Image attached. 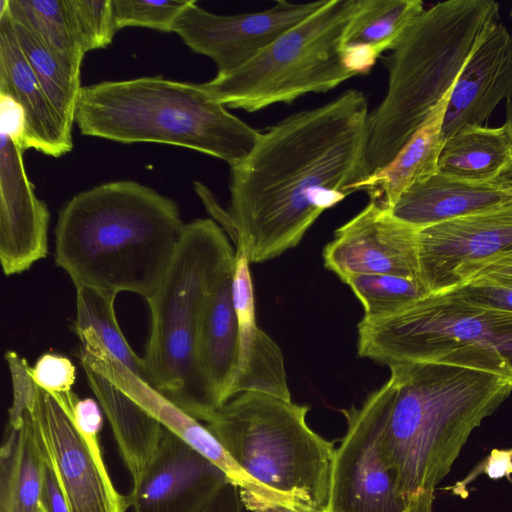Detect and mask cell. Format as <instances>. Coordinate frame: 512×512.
Segmentation results:
<instances>
[{"label": "cell", "mask_w": 512, "mask_h": 512, "mask_svg": "<svg viewBox=\"0 0 512 512\" xmlns=\"http://www.w3.org/2000/svg\"><path fill=\"white\" fill-rule=\"evenodd\" d=\"M76 38L84 53L107 47L117 28L112 0H66Z\"/></svg>", "instance_id": "cell-32"}, {"label": "cell", "mask_w": 512, "mask_h": 512, "mask_svg": "<svg viewBox=\"0 0 512 512\" xmlns=\"http://www.w3.org/2000/svg\"><path fill=\"white\" fill-rule=\"evenodd\" d=\"M511 199V189L493 182L470 183L438 172L404 191L389 211L398 220L422 229L490 209Z\"/></svg>", "instance_id": "cell-22"}, {"label": "cell", "mask_w": 512, "mask_h": 512, "mask_svg": "<svg viewBox=\"0 0 512 512\" xmlns=\"http://www.w3.org/2000/svg\"><path fill=\"white\" fill-rule=\"evenodd\" d=\"M81 365L134 484L153 457L164 427L99 371L85 362Z\"/></svg>", "instance_id": "cell-23"}, {"label": "cell", "mask_w": 512, "mask_h": 512, "mask_svg": "<svg viewBox=\"0 0 512 512\" xmlns=\"http://www.w3.org/2000/svg\"><path fill=\"white\" fill-rule=\"evenodd\" d=\"M40 509L41 512H70L58 479L46 461L40 493Z\"/></svg>", "instance_id": "cell-39"}, {"label": "cell", "mask_w": 512, "mask_h": 512, "mask_svg": "<svg viewBox=\"0 0 512 512\" xmlns=\"http://www.w3.org/2000/svg\"><path fill=\"white\" fill-rule=\"evenodd\" d=\"M424 10L420 0H362L342 39L349 69L356 76L368 73L384 51L395 48Z\"/></svg>", "instance_id": "cell-25"}, {"label": "cell", "mask_w": 512, "mask_h": 512, "mask_svg": "<svg viewBox=\"0 0 512 512\" xmlns=\"http://www.w3.org/2000/svg\"><path fill=\"white\" fill-rule=\"evenodd\" d=\"M248 265L243 250L236 248L233 300L238 319L239 360L229 396L231 399L239 393L253 391L292 401L282 352L256 324Z\"/></svg>", "instance_id": "cell-20"}, {"label": "cell", "mask_w": 512, "mask_h": 512, "mask_svg": "<svg viewBox=\"0 0 512 512\" xmlns=\"http://www.w3.org/2000/svg\"><path fill=\"white\" fill-rule=\"evenodd\" d=\"M472 279L512 285V256L496 260L483 266L468 280Z\"/></svg>", "instance_id": "cell-40"}, {"label": "cell", "mask_w": 512, "mask_h": 512, "mask_svg": "<svg viewBox=\"0 0 512 512\" xmlns=\"http://www.w3.org/2000/svg\"><path fill=\"white\" fill-rule=\"evenodd\" d=\"M418 230L370 201L335 230L323 250L324 265L341 280L362 274L419 279Z\"/></svg>", "instance_id": "cell-14"}, {"label": "cell", "mask_w": 512, "mask_h": 512, "mask_svg": "<svg viewBox=\"0 0 512 512\" xmlns=\"http://www.w3.org/2000/svg\"><path fill=\"white\" fill-rule=\"evenodd\" d=\"M11 20L25 58L61 120L72 130L82 90L81 66L75 65L55 53L27 26L12 18Z\"/></svg>", "instance_id": "cell-28"}, {"label": "cell", "mask_w": 512, "mask_h": 512, "mask_svg": "<svg viewBox=\"0 0 512 512\" xmlns=\"http://www.w3.org/2000/svg\"><path fill=\"white\" fill-rule=\"evenodd\" d=\"M244 508L239 488L229 482L203 512H243Z\"/></svg>", "instance_id": "cell-41"}, {"label": "cell", "mask_w": 512, "mask_h": 512, "mask_svg": "<svg viewBox=\"0 0 512 512\" xmlns=\"http://www.w3.org/2000/svg\"><path fill=\"white\" fill-rule=\"evenodd\" d=\"M326 1L290 3L278 0L264 11L219 15L192 0L178 17L173 32L191 50L212 59L218 73H227L249 62L280 35L319 10Z\"/></svg>", "instance_id": "cell-12"}, {"label": "cell", "mask_w": 512, "mask_h": 512, "mask_svg": "<svg viewBox=\"0 0 512 512\" xmlns=\"http://www.w3.org/2000/svg\"><path fill=\"white\" fill-rule=\"evenodd\" d=\"M74 392L52 394L38 389L30 413L45 461L54 471L70 512H125L129 498L114 486L104 463L99 438L76 426Z\"/></svg>", "instance_id": "cell-10"}, {"label": "cell", "mask_w": 512, "mask_h": 512, "mask_svg": "<svg viewBox=\"0 0 512 512\" xmlns=\"http://www.w3.org/2000/svg\"><path fill=\"white\" fill-rule=\"evenodd\" d=\"M361 406L409 512H433L434 492L475 428L511 394L493 373L445 362H401Z\"/></svg>", "instance_id": "cell-2"}, {"label": "cell", "mask_w": 512, "mask_h": 512, "mask_svg": "<svg viewBox=\"0 0 512 512\" xmlns=\"http://www.w3.org/2000/svg\"><path fill=\"white\" fill-rule=\"evenodd\" d=\"M510 15L512 17V2H511V8H510Z\"/></svg>", "instance_id": "cell-45"}, {"label": "cell", "mask_w": 512, "mask_h": 512, "mask_svg": "<svg viewBox=\"0 0 512 512\" xmlns=\"http://www.w3.org/2000/svg\"><path fill=\"white\" fill-rule=\"evenodd\" d=\"M235 264L220 278L204 313L196 347L203 389L216 410L229 399L239 360L238 319L233 300Z\"/></svg>", "instance_id": "cell-21"}, {"label": "cell", "mask_w": 512, "mask_h": 512, "mask_svg": "<svg viewBox=\"0 0 512 512\" xmlns=\"http://www.w3.org/2000/svg\"><path fill=\"white\" fill-rule=\"evenodd\" d=\"M358 355L392 365L445 362L512 383V313L480 306L454 290L429 293L391 316L358 326Z\"/></svg>", "instance_id": "cell-8"}, {"label": "cell", "mask_w": 512, "mask_h": 512, "mask_svg": "<svg viewBox=\"0 0 512 512\" xmlns=\"http://www.w3.org/2000/svg\"><path fill=\"white\" fill-rule=\"evenodd\" d=\"M419 279L428 293L452 290L476 271L512 256V199L418 230Z\"/></svg>", "instance_id": "cell-11"}, {"label": "cell", "mask_w": 512, "mask_h": 512, "mask_svg": "<svg viewBox=\"0 0 512 512\" xmlns=\"http://www.w3.org/2000/svg\"><path fill=\"white\" fill-rule=\"evenodd\" d=\"M512 163V139L500 127L466 126L443 145L438 172L470 183H490Z\"/></svg>", "instance_id": "cell-27"}, {"label": "cell", "mask_w": 512, "mask_h": 512, "mask_svg": "<svg viewBox=\"0 0 512 512\" xmlns=\"http://www.w3.org/2000/svg\"><path fill=\"white\" fill-rule=\"evenodd\" d=\"M192 0H112L117 30L124 27H146L173 32L174 25Z\"/></svg>", "instance_id": "cell-33"}, {"label": "cell", "mask_w": 512, "mask_h": 512, "mask_svg": "<svg viewBox=\"0 0 512 512\" xmlns=\"http://www.w3.org/2000/svg\"><path fill=\"white\" fill-rule=\"evenodd\" d=\"M0 6L55 53L81 66L85 53L76 38L66 0H1Z\"/></svg>", "instance_id": "cell-30"}, {"label": "cell", "mask_w": 512, "mask_h": 512, "mask_svg": "<svg viewBox=\"0 0 512 512\" xmlns=\"http://www.w3.org/2000/svg\"><path fill=\"white\" fill-rule=\"evenodd\" d=\"M498 15L493 0H447L425 9L410 25L384 58L388 89L369 114L368 176L390 164L451 93Z\"/></svg>", "instance_id": "cell-4"}, {"label": "cell", "mask_w": 512, "mask_h": 512, "mask_svg": "<svg viewBox=\"0 0 512 512\" xmlns=\"http://www.w3.org/2000/svg\"><path fill=\"white\" fill-rule=\"evenodd\" d=\"M12 382V405L8 410L7 425L20 427L25 414L34 406L39 387L31 376V366L17 352L9 350L5 353Z\"/></svg>", "instance_id": "cell-34"}, {"label": "cell", "mask_w": 512, "mask_h": 512, "mask_svg": "<svg viewBox=\"0 0 512 512\" xmlns=\"http://www.w3.org/2000/svg\"><path fill=\"white\" fill-rule=\"evenodd\" d=\"M74 421L86 436L99 438L103 426L102 408L92 398L77 399L72 407Z\"/></svg>", "instance_id": "cell-38"}, {"label": "cell", "mask_w": 512, "mask_h": 512, "mask_svg": "<svg viewBox=\"0 0 512 512\" xmlns=\"http://www.w3.org/2000/svg\"><path fill=\"white\" fill-rule=\"evenodd\" d=\"M309 409L247 391L217 408L205 426L278 506L326 512L336 448L308 426Z\"/></svg>", "instance_id": "cell-7"}, {"label": "cell", "mask_w": 512, "mask_h": 512, "mask_svg": "<svg viewBox=\"0 0 512 512\" xmlns=\"http://www.w3.org/2000/svg\"><path fill=\"white\" fill-rule=\"evenodd\" d=\"M229 482L221 468L164 427L129 504L134 512H203Z\"/></svg>", "instance_id": "cell-15"}, {"label": "cell", "mask_w": 512, "mask_h": 512, "mask_svg": "<svg viewBox=\"0 0 512 512\" xmlns=\"http://www.w3.org/2000/svg\"><path fill=\"white\" fill-rule=\"evenodd\" d=\"M75 122L85 136L186 147L230 167L247 157L260 133L228 112L202 84L162 76L82 87Z\"/></svg>", "instance_id": "cell-5"}, {"label": "cell", "mask_w": 512, "mask_h": 512, "mask_svg": "<svg viewBox=\"0 0 512 512\" xmlns=\"http://www.w3.org/2000/svg\"><path fill=\"white\" fill-rule=\"evenodd\" d=\"M362 0H327L241 67L217 73L203 88L226 108L256 112L323 93L356 76L347 66L342 39Z\"/></svg>", "instance_id": "cell-9"}, {"label": "cell", "mask_w": 512, "mask_h": 512, "mask_svg": "<svg viewBox=\"0 0 512 512\" xmlns=\"http://www.w3.org/2000/svg\"><path fill=\"white\" fill-rule=\"evenodd\" d=\"M342 281L362 303L367 320L396 314L429 294L419 279L397 275H352Z\"/></svg>", "instance_id": "cell-31"}, {"label": "cell", "mask_w": 512, "mask_h": 512, "mask_svg": "<svg viewBox=\"0 0 512 512\" xmlns=\"http://www.w3.org/2000/svg\"><path fill=\"white\" fill-rule=\"evenodd\" d=\"M185 224L177 204L128 180L74 195L55 227V263L75 289L87 287L146 300L159 287Z\"/></svg>", "instance_id": "cell-3"}, {"label": "cell", "mask_w": 512, "mask_h": 512, "mask_svg": "<svg viewBox=\"0 0 512 512\" xmlns=\"http://www.w3.org/2000/svg\"><path fill=\"white\" fill-rule=\"evenodd\" d=\"M452 290L474 304L512 313V285L472 279Z\"/></svg>", "instance_id": "cell-36"}, {"label": "cell", "mask_w": 512, "mask_h": 512, "mask_svg": "<svg viewBox=\"0 0 512 512\" xmlns=\"http://www.w3.org/2000/svg\"><path fill=\"white\" fill-rule=\"evenodd\" d=\"M493 183L498 184L503 188L512 190V163L499 177L493 181Z\"/></svg>", "instance_id": "cell-42"}, {"label": "cell", "mask_w": 512, "mask_h": 512, "mask_svg": "<svg viewBox=\"0 0 512 512\" xmlns=\"http://www.w3.org/2000/svg\"><path fill=\"white\" fill-rule=\"evenodd\" d=\"M76 335L82 345L80 361L107 377L163 427L221 468L230 482L239 488L248 512L278 505L263 486L238 466L205 425L112 357L91 334L80 332Z\"/></svg>", "instance_id": "cell-13"}, {"label": "cell", "mask_w": 512, "mask_h": 512, "mask_svg": "<svg viewBox=\"0 0 512 512\" xmlns=\"http://www.w3.org/2000/svg\"><path fill=\"white\" fill-rule=\"evenodd\" d=\"M31 376L36 385L46 392L68 394L73 392L76 367L66 356L47 352L31 366Z\"/></svg>", "instance_id": "cell-35"}, {"label": "cell", "mask_w": 512, "mask_h": 512, "mask_svg": "<svg viewBox=\"0 0 512 512\" xmlns=\"http://www.w3.org/2000/svg\"><path fill=\"white\" fill-rule=\"evenodd\" d=\"M449 95L438 104L390 164L355 184L352 191L366 192L370 201L389 210L404 191L437 174L444 145L442 126Z\"/></svg>", "instance_id": "cell-24"}, {"label": "cell", "mask_w": 512, "mask_h": 512, "mask_svg": "<svg viewBox=\"0 0 512 512\" xmlns=\"http://www.w3.org/2000/svg\"><path fill=\"white\" fill-rule=\"evenodd\" d=\"M0 94L23 113L20 147L60 157L73 148L72 130L61 120L16 38L12 20L0 6Z\"/></svg>", "instance_id": "cell-19"}, {"label": "cell", "mask_w": 512, "mask_h": 512, "mask_svg": "<svg viewBox=\"0 0 512 512\" xmlns=\"http://www.w3.org/2000/svg\"><path fill=\"white\" fill-rule=\"evenodd\" d=\"M504 124L507 126L512 139V94L506 100V121Z\"/></svg>", "instance_id": "cell-43"}, {"label": "cell", "mask_w": 512, "mask_h": 512, "mask_svg": "<svg viewBox=\"0 0 512 512\" xmlns=\"http://www.w3.org/2000/svg\"><path fill=\"white\" fill-rule=\"evenodd\" d=\"M23 152L0 132V262L6 276L30 269L48 253L50 213L27 176Z\"/></svg>", "instance_id": "cell-17"}, {"label": "cell", "mask_w": 512, "mask_h": 512, "mask_svg": "<svg viewBox=\"0 0 512 512\" xmlns=\"http://www.w3.org/2000/svg\"><path fill=\"white\" fill-rule=\"evenodd\" d=\"M115 298L114 294L96 289L76 288L74 332L91 334L112 357L148 382L142 357L132 350L118 324Z\"/></svg>", "instance_id": "cell-29"}, {"label": "cell", "mask_w": 512, "mask_h": 512, "mask_svg": "<svg viewBox=\"0 0 512 512\" xmlns=\"http://www.w3.org/2000/svg\"><path fill=\"white\" fill-rule=\"evenodd\" d=\"M512 94V35L496 21L462 69L449 95L444 142L462 127L483 126Z\"/></svg>", "instance_id": "cell-18"}, {"label": "cell", "mask_w": 512, "mask_h": 512, "mask_svg": "<svg viewBox=\"0 0 512 512\" xmlns=\"http://www.w3.org/2000/svg\"><path fill=\"white\" fill-rule=\"evenodd\" d=\"M44 466L29 411L20 427L6 426L0 449V512H41Z\"/></svg>", "instance_id": "cell-26"}, {"label": "cell", "mask_w": 512, "mask_h": 512, "mask_svg": "<svg viewBox=\"0 0 512 512\" xmlns=\"http://www.w3.org/2000/svg\"><path fill=\"white\" fill-rule=\"evenodd\" d=\"M252 512H293V511H290L289 509H286L281 506H272V507H267V508H264L261 510L252 511Z\"/></svg>", "instance_id": "cell-44"}, {"label": "cell", "mask_w": 512, "mask_h": 512, "mask_svg": "<svg viewBox=\"0 0 512 512\" xmlns=\"http://www.w3.org/2000/svg\"><path fill=\"white\" fill-rule=\"evenodd\" d=\"M341 412L347 430L335 451L326 512H409L380 457L367 411L352 406Z\"/></svg>", "instance_id": "cell-16"}, {"label": "cell", "mask_w": 512, "mask_h": 512, "mask_svg": "<svg viewBox=\"0 0 512 512\" xmlns=\"http://www.w3.org/2000/svg\"><path fill=\"white\" fill-rule=\"evenodd\" d=\"M368 102L350 89L260 131L230 167L228 212L212 209L249 263L295 247L327 209L368 176Z\"/></svg>", "instance_id": "cell-1"}, {"label": "cell", "mask_w": 512, "mask_h": 512, "mask_svg": "<svg viewBox=\"0 0 512 512\" xmlns=\"http://www.w3.org/2000/svg\"><path fill=\"white\" fill-rule=\"evenodd\" d=\"M235 252L212 219L185 224L166 273L147 299L150 334L142 357L148 382L197 420L215 411L200 382L196 347L204 313Z\"/></svg>", "instance_id": "cell-6"}, {"label": "cell", "mask_w": 512, "mask_h": 512, "mask_svg": "<svg viewBox=\"0 0 512 512\" xmlns=\"http://www.w3.org/2000/svg\"><path fill=\"white\" fill-rule=\"evenodd\" d=\"M479 474H486L491 479L507 477L512 474V448L506 450L494 449L491 454L478 465L463 481L460 487L454 488V493L459 494L466 485L473 481ZM457 484V485H459Z\"/></svg>", "instance_id": "cell-37"}]
</instances>
